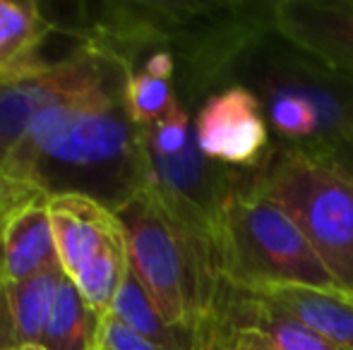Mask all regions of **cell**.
Returning a JSON list of instances; mask_svg holds the SVG:
<instances>
[{"label":"cell","mask_w":353,"mask_h":350,"mask_svg":"<svg viewBox=\"0 0 353 350\" xmlns=\"http://www.w3.org/2000/svg\"><path fill=\"white\" fill-rule=\"evenodd\" d=\"M113 48L77 39L68 56H41L22 70L0 75V171L39 116L63 96L92 85L111 63Z\"/></svg>","instance_id":"ba28073f"},{"label":"cell","mask_w":353,"mask_h":350,"mask_svg":"<svg viewBox=\"0 0 353 350\" xmlns=\"http://www.w3.org/2000/svg\"><path fill=\"white\" fill-rule=\"evenodd\" d=\"M48 201L51 197L46 195L34 197L5 226L3 240H0V278L3 283L32 278L48 266L61 264Z\"/></svg>","instance_id":"8fae6325"},{"label":"cell","mask_w":353,"mask_h":350,"mask_svg":"<svg viewBox=\"0 0 353 350\" xmlns=\"http://www.w3.org/2000/svg\"><path fill=\"white\" fill-rule=\"evenodd\" d=\"M250 185L305 233L336 288L353 295V175L339 164L286 144H270Z\"/></svg>","instance_id":"5b68a950"},{"label":"cell","mask_w":353,"mask_h":350,"mask_svg":"<svg viewBox=\"0 0 353 350\" xmlns=\"http://www.w3.org/2000/svg\"><path fill=\"white\" fill-rule=\"evenodd\" d=\"M63 278L65 271L61 264H53L17 283L0 281V350L41 343Z\"/></svg>","instance_id":"7c38bea8"},{"label":"cell","mask_w":353,"mask_h":350,"mask_svg":"<svg viewBox=\"0 0 353 350\" xmlns=\"http://www.w3.org/2000/svg\"><path fill=\"white\" fill-rule=\"evenodd\" d=\"M178 101L181 98H178L173 82L132 70L130 80H128V106H130L132 120L140 127L154 125L161 118H166Z\"/></svg>","instance_id":"e0dca14e"},{"label":"cell","mask_w":353,"mask_h":350,"mask_svg":"<svg viewBox=\"0 0 353 350\" xmlns=\"http://www.w3.org/2000/svg\"><path fill=\"white\" fill-rule=\"evenodd\" d=\"M0 281H3V278H0Z\"/></svg>","instance_id":"44dd1931"},{"label":"cell","mask_w":353,"mask_h":350,"mask_svg":"<svg viewBox=\"0 0 353 350\" xmlns=\"http://www.w3.org/2000/svg\"><path fill=\"white\" fill-rule=\"evenodd\" d=\"M101 314L84 300L70 278H63L56 303L43 329L41 346L48 350H94L99 341Z\"/></svg>","instance_id":"9a60e30c"},{"label":"cell","mask_w":353,"mask_h":350,"mask_svg":"<svg viewBox=\"0 0 353 350\" xmlns=\"http://www.w3.org/2000/svg\"><path fill=\"white\" fill-rule=\"evenodd\" d=\"M8 350H48V348L41 346V343H22V346H14V348H8Z\"/></svg>","instance_id":"d6986e66"},{"label":"cell","mask_w":353,"mask_h":350,"mask_svg":"<svg viewBox=\"0 0 353 350\" xmlns=\"http://www.w3.org/2000/svg\"><path fill=\"white\" fill-rule=\"evenodd\" d=\"M56 22L32 0H0V75L22 70L41 58Z\"/></svg>","instance_id":"5bb4252c"},{"label":"cell","mask_w":353,"mask_h":350,"mask_svg":"<svg viewBox=\"0 0 353 350\" xmlns=\"http://www.w3.org/2000/svg\"><path fill=\"white\" fill-rule=\"evenodd\" d=\"M48 211L61 269L106 317L130 269L123 221L99 201L77 195L53 197Z\"/></svg>","instance_id":"52a82bcc"},{"label":"cell","mask_w":353,"mask_h":350,"mask_svg":"<svg viewBox=\"0 0 353 350\" xmlns=\"http://www.w3.org/2000/svg\"><path fill=\"white\" fill-rule=\"evenodd\" d=\"M132 70L113 51L92 85L63 96L34 120L0 175L51 199L77 195L121 214L147 187L142 132L128 106Z\"/></svg>","instance_id":"6da1fadb"},{"label":"cell","mask_w":353,"mask_h":350,"mask_svg":"<svg viewBox=\"0 0 353 350\" xmlns=\"http://www.w3.org/2000/svg\"><path fill=\"white\" fill-rule=\"evenodd\" d=\"M140 132L147 161L144 192L188 233L216 245L223 204L243 171L214 164L202 154L195 140V113L183 101Z\"/></svg>","instance_id":"8992f818"},{"label":"cell","mask_w":353,"mask_h":350,"mask_svg":"<svg viewBox=\"0 0 353 350\" xmlns=\"http://www.w3.org/2000/svg\"><path fill=\"white\" fill-rule=\"evenodd\" d=\"M94 350H106V348H101V346H97V348H94Z\"/></svg>","instance_id":"ffe728a7"},{"label":"cell","mask_w":353,"mask_h":350,"mask_svg":"<svg viewBox=\"0 0 353 350\" xmlns=\"http://www.w3.org/2000/svg\"><path fill=\"white\" fill-rule=\"evenodd\" d=\"M228 85L248 87L260 98L279 144L317 156L353 151V80L274 29L238 56Z\"/></svg>","instance_id":"3957f363"},{"label":"cell","mask_w":353,"mask_h":350,"mask_svg":"<svg viewBox=\"0 0 353 350\" xmlns=\"http://www.w3.org/2000/svg\"><path fill=\"white\" fill-rule=\"evenodd\" d=\"M274 29V3H106L79 19L77 39H94L132 67L149 51H171L178 98L192 111L228 87L238 56ZM195 113V111H192Z\"/></svg>","instance_id":"7a4b0ae2"},{"label":"cell","mask_w":353,"mask_h":350,"mask_svg":"<svg viewBox=\"0 0 353 350\" xmlns=\"http://www.w3.org/2000/svg\"><path fill=\"white\" fill-rule=\"evenodd\" d=\"M216 252L223 278L243 293L281 285L336 288L301 226L250 185V171H243L223 204Z\"/></svg>","instance_id":"277c9868"},{"label":"cell","mask_w":353,"mask_h":350,"mask_svg":"<svg viewBox=\"0 0 353 350\" xmlns=\"http://www.w3.org/2000/svg\"><path fill=\"white\" fill-rule=\"evenodd\" d=\"M39 195H43V192H39L37 187L0 175V240H3L5 226L10 223V219H12L27 201H32L34 197H39Z\"/></svg>","instance_id":"ac0fdd59"},{"label":"cell","mask_w":353,"mask_h":350,"mask_svg":"<svg viewBox=\"0 0 353 350\" xmlns=\"http://www.w3.org/2000/svg\"><path fill=\"white\" fill-rule=\"evenodd\" d=\"M267 305L301 322L310 331L353 350V295L339 288H310V285H281L250 293Z\"/></svg>","instance_id":"4fadbf2b"},{"label":"cell","mask_w":353,"mask_h":350,"mask_svg":"<svg viewBox=\"0 0 353 350\" xmlns=\"http://www.w3.org/2000/svg\"><path fill=\"white\" fill-rule=\"evenodd\" d=\"M274 32L353 80V0H276Z\"/></svg>","instance_id":"30bf717a"},{"label":"cell","mask_w":353,"mask_h":350,"mask_svg":"<svg viewBox=\"0 0 353 350\" xmlns=\"http://www.w3.org/2000/svg\"><path fill=\"white\" fill-rule=\"evenodd\" d=\"M195 140L214 164L255 171L272 144L260 98L243 85L219 89L195 111Z\"/></svg>","instance_id":"9c48e42d"},{"label":"cell","mask_w":353,"mask_h":350,"mask_svg":"<svg viewBox=\"0 0 353 350\" xmlns=\"http://www.w3.org/2000/svg\"><path fill=\"white\" fill-rule=\"evenodd\" d=\"M113 319H118L121 324H125L128 329H132L135 333H140L147 341L157 343L163 350H190L185 343V338L178 331H173L166 324V319L161 317V312L157 309V305L152 303V298L147 295V290L142 288V283L137 281V276L132 274V269H128L125 278H123L121 288L116 293L111 309H108Z\"/></svg>","instance_id":"2e32d148"}]
</instances>
